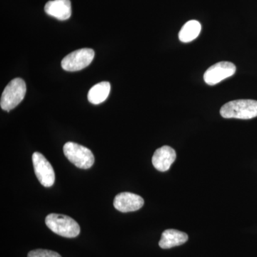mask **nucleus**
Instances as JSON below:
<instances>
[{
	"label": "nucleus",
	"mask_w": 257,
	"mask_h": 257,
	"mask_svg": "<svg viewBox=\"0 0 257 257\" xmlns=\"http://www.w3.org/2000/svg\"><path fill=\"white\" fill-rule=\"evenodd\" d=\"M220 114L222 117L226 119H253L257 116V101L238 99L229 101L221 106Z\"/></svg>",
	"instance_id": "1"
},
{
	"label": "nucleus",
	"mask_w": 257,
	"mask_h": 257,
	"mask_svg": "<svg viewBox=\"0 0 257 257\" xmlns=\"http://www.w3.org/2000/svg\"><path fill=\"white\" fill-rule=\"evenodd\" d=\"M45 224L51 231L64 237L74 238L80 233L78 223L63 214H49L45 219Z\"/></svg>",
	"instance_id": "2"
},
{
	"label": "nucleus",
	"mask_w": 257,
	"mask_h": 257,
	"mask_svg": "<svg viewBox=\"0 0 257 257\" xmlns=\"http://www.w3.org/2000/svg\"><path fill=\"white\" fill-rule=\"evenodd\" d=\"M27 87L21 78L13 79L5 88L1 96L2 109L10 111L20 104L26 94Z\"/></svg>",
	"instance_id": "3"
},
{
	"label": "nucleus",
	"mask_w": 257,
	"mask_h": 257,
	"mask_svg": "<svg viewBox=\"0 0 257 257\" xmlns=\"http://www.w3.org/2000/svg\"><path fill=\"white\" fill-rule=\"evenodd\" d=\"M63 151L69 162L83 170L91 168L94 163L92 152L79 144L69 142L64 145Z\"/></svg>",
	"instance_id": "4"
},
{
	"label": "nucleus",
	"mask_w": 257,
	"mask_h": 257,
	"mask_svg": "<svg viewBox=\"0 0 257 257\" xmlns=\"http://www.w3.org/2000/svg\"><path fill=\"white\" fill-rule=\"evenodd\" d=\"M94 51L92 49L84 48L74 51L62 60V68L68 72L82 70L88 67L94 60Z\"/></svg>",
	"instance_id": "5"
},
{
	"label": "nucleus",
	"mask_w": 257,
	"mask_h": 257,
	"mask_svg": "<svg viewBox=\"0 0 257 257\" xmlns=\"http://www.w3.org/2000/svg\"><path fill=\"white\" fill-rule=\"evenodd\" d=\"M32 163L35 175L42 185L52 187L55 184V174L49 161L40 152H35L32 155Z\"/></svg>",
	"instance_id": "6"
},
{
	"label": "nucleus",
	"mask_w": 257,
	"mask_h": 257,
	"mask_svg": "<svg viewBox=\"0 0 257 257\" xmlns=\"http://www.w3.org/2000/svg\"><path fill=\"white\" fill-rule=\"evenodd\" d=\"M236 71V66L231 62H218L206 71L204 74V82L209 85H215L225 79L234 75Z\"/></svg>",
	"instance_id": "7"
},
{
	"label": "nucleus",
	"mask_w": 257,
	"mask_h": 257,
	"mask_svg": "<svg viewBox=\"0 0 257 257\" xmlns=\"http://www.w3.org/2000/svg\"><path fill=\"white\" fill-rule=\"evenodd\" d=\"M114 207L121 212H131L141 209L145 204L143 198L130 192L119 193L114 199Z\"/></svg>",
	"instance_id": "8"
},
{
	"label": "nucleus",
	"mask_w": 257,
	"mask_h": 257,
	"mask_svg": "<svg viewBox=\"0 0 257 257\" xmlns=\"http://www.w3.org/2000/svg\"><path fill=\"white\" fill-rule=\"evenodd\" d=\"M177 157L175 150L169 146H163L157 149L152 157L154 167L160 172H167L171 165L175 162Z\"/></svg>",
	"instance_id": "9"
},
{
	"label": "nucleus",
	"mask_w": 257,
	"mask_h": 257,
	"mask_svg": "<svg viewBox=\"0 0 257 257\" xmlns=\"http://www.w3.org/2000/svg\"><path fill=\"white\" fill-rule=\"evenodd\" d=\"M45 11L47 15L61 21L68 20L72 15L70 0H52L45 5Z\"/></svg>",
	"instance_id": "10"
},
{
	"label": "nucleus",
	"mask_w": 257,
	"mask_h": 257,
	"mask_svg": "<svg viewBox=\"0 0 257 257\" xmlns=\"http://www.w3.org/2000/svg\"><path fill=\"white\" fill-rule=\"evenodd\" d=\"M188 235L177 229H167L162 233L159 245L162 248L167 249L180 246L188 241Z\"/></svg>",
	"instance_id": "11"
},
{
	"label": "nucleus",
	"mask_w": 257,
	"mask_h": 257,
	"mask_svg": "<svg viewBox=\"0 0 257 257\" xmlns=\"http://www.w3.org/2000/svg\"><path fill=\"white\" fill-rule=\"evenodd\" d=\"M111 90L110 83L101 82L93 86L88 92V100L93 104H99L106 100Z\"/></svg>",
	"instance_id": "12"
},
{
	"label": "nucleus",
	"mask_w": 257,
	"mask_h": 257,
	"mask_svg": "<svg viewBox=\"0 0 257 257\" xmlns=\"http://www.w3.org/2000/svg\"><path fill=\"white\" fill-rule=\"evenodd\" d=\"M202 26L197 20L187 22L181 29L179 33V39L184 43H188L195 40L200 34Z\"/></svg>",
	"instance_id": "13"
},
{
	"label": "nucleus",
	"mask_w": 257,
	"mask_h": 257,
	"mask_svg": "<svg viewBox=\"0 0 257 257\" xmlns=\"http://www.w3.org/2000/svg\"><path fill=\"white\" fill-rule=\"evenodd\" d=\"M28 257H62L56 251L47 249L32 250L28 253Z\"/></svg>",
	"instance_id": "14"
}]
</instances>
